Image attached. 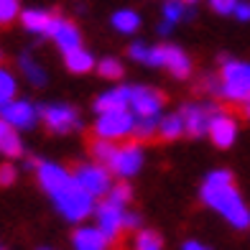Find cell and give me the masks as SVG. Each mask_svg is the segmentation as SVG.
Here are the masks:
<instances>
[{
    "mask_svg": "<svg viewBox=\"0 0 250 250\" xmlns=\"http://www.w3.org/2000/svg\"><path fill=\"white\" fill-rule=\"evenodd\" d=\"M36 171H39L41 187L54 199L56 209L62 212V217L66 222H82L95 212V197L66 168H62L59 164H51V161H39Z\"/></svg>",
    "mask_w": 250,
    "mask_h": 250,
    "instance_id": "1",
    "label": "cell"
},
{
    "mask_svg": "<svg viewBox=\"0 0 250 250\" xmlns=\"http://www.w3.org/2000/svg\"><path fill=\"white\" fill-rule=\"evenodd\" d=\"M202 199L207 207H212L225 222H230L235 230H248L250 227V209L245 199L240 197V191L235 189L232 174L217 168L212 171L202 184Z\"/></svg>",
    "mask_w": 250,
    "mask_h": 250,
    "instance_id": "2",
    "label": "cell"
},
{
    "mask_svg": "<svg viewBox=\"0 0 250 250\" xmlns=\"http://www.w3.org/2000/svg\"><path fill=\"white\" fill-rule=\"evenodd\" d=\"M230 102H248L250 100V64L237 59H225L220 74V92Z\"/></svg>",
    "mask_w": 250,
    "mask_h": 250,
    "instance_id": "3",
    "label": "cell"
},
{
    "mask_svg": "<svg viewBox=\"0 0 250 250\" xmlns=\"http://www.w3.org/2000/svg\"><path fill=\"white\" fill-rule=\"evenodd\" d=\"M95 217H97V227L110 237V240H112L115 235H120L125 227H135V225H138V217H135V214L125 212V207H120V204H112V202H107V199L95 209Z\"/></svg>",
    "mask_w": 250,
    "mask_h": 250,
    "instance_id": "4",
    "label": "cell"
},
{
    "mask_svg": "<svg viewBox=\"0 0 250 250\" xmlns=\"http://www.w3.org/2000/svg\"><path fill=\"white\" fill-rule=\"evenodd\" d=\"M133 123H135V115L128 107L125 110H107V112H97L95 130L100 138L118 141V138H125V135L133 133Z\"/></svg>",
    "mask_w": 250,
    "mask_h": 250,
    "instance_id": "5",
    "label": "cell"
},
{
    "mask_svg": "<svg viewBox=\"0 0 250 250\" xmlns=\"http://www.w3.org/2000/svg\"><path fill=\"white\" fill-rule=\"evenodd\" d=\"M105 166L110 168V174H118L120 179L135 176L143 166V148L138 143H128V146H115L110 153V158L105 161Z\"/></svg>",
    "mask_w": 250,
    "mask_h": 250,
    "instance_id": "6",
    "label": "cell"
},
{
    "mask_svg": "<svg viewBox=\"0 0 250 250\" xmlns=\"http://www.w3.org/2000/svg\"><path fill=\"white\" fill-rule=\"evenodd\" d=\"M164 107V97L151 87H130V100H128V110L135 118L143 120H158Z\"/></svg>",
    "mask_w": 250,
    "mask_h": 250,
    "instance_id": "7",
    "label": "cell"
},
{
    "mask_svg": "<svg viewBox=\"0 0 250 250\" xmlns=\"http://www.w3.org/2000/svg\"><path fill=\"white\" fill-rule=\"evenodd\" d=\"M39 118L54 133H72L82 125L79 112L69 105H43V107H39Z\"/></svg>",
    "mask_w": 250,
    "mask_h": 250,
    "instance_id": "8",
    "label": "cell"
},
{
    "mask_svg": "<svg viewBox=\"0 0 250 250\" xmlns=\"http://www.w3.org/2000/svg\"><path fill=\"white\" fill-rule=\"evenodd\" d=\"M74 179L92 197H105L107 189L112 187V174H110V168L105 164H84V166H79Z\"/></svg>",
    "mask_w": 250,
    "mask_h": 250,
    "instance_id": "9",
    "label": "cell"
},
{
    "mask_svg": "<svg viewBox=\"0 0 250 250\" xmlns=\"http://www.w3.org/2000/svg\"><path fill=\"white\" fill-rule=\"evenodd\" d=\"M0 118L10 123L16 130H31L39 123V107L31 105L28 100H10L0 107Z\"/></svg>",
    "mask_w": 250,
    "mask_h": 250,
    "instance_id": "10",
    "label": "cell"
},
{
    "mask_svg": "<svg viewBox=\"0 0 250 250\" xmlns=\"http://www.w3.org/2000/svg\"><path fill=\"white\" fill-rule=\"evenodd\" d=\"M209 138L214 146H220V148H230L237 138V120L232 115H225V112H217L214 110V115L209 120Z\"/></svg>",
    "mask_w": 250,
    "mask_h": 250,
    "instance_id": "11",
    "label": "cell"
},
{
    "mask_svg": "<svg viewBox=\"0 0 250 250\" xmlns=\"http://www.w3.org/2000/svg\"><path fill=\"white\" fill-rule=\"evenodd\" d=\"M212 115H214L212 107H204V105H187L184 110H181V118H184V133L194 135V138L204 135V133L209 130Z\"/></svg>",
    "mask_w": 250,
    "mask_h": 250,
    "instance_id": "12",
    "label": "cell"
},
{
    "mask_svg": "<svg viewBox=\"0 0 250 250\" xmlns=\"http://www.w3.org/2000/svg\"><path fill=\"white\" fill-rule=\"evenodd\" d=\"M49 36L56 41V46L62 51H69L82 46V36H79V28L72 23V21H64V18H54V26L49 31Z\"/></svg>",
    "mask_w": 250,
    "mask_h": 250,
    "instance_id": "13",
    "label": "cell"
},
{
    "mask_svg": "<svg viewBox=\"0 0 250 250\" xmlns=\"http://www.w3.org/2000/svg\"><path fill=\"white\" fill-rule=\"evenodd\" d=\"M72 245L74 250H107L110 237L100 230V227H79L72 235Z\"/></svg>",
    "mask_w": 250,
    "mask_h": 250,
    "instance_id": "14",
    "label": "cell"
},
{
    "mask_svg": "<svg viewBox=\"0 0 250 250\" xmlns=\"http://www.w3.org/2000/svg\"><path fill=\"white\" fill-rule=\"evenodd\" d=\"M54 18L56 16L46 13V10H41V8H28L21 13V23H23L26 31L36 33V36H49V31L54 26Z\"/></svg>",
    "mask_w": 250,
    "mask_h": 250,
    "instance_id": "15",
    "label": "cell"
},
{
    "mask_svg": "<svg viewBox=\"0 0 250 250\" xmlns=\"http://www.w3.org/2000/svg\"><path fill=\"white\" fill-rule=\"evenodd\" d=\"M130 100V87H115L107 89L105 95H100L95 100V110L97 112H107V110H125Z\"/></svg>",
    "mask_w": 250,
    "mask_h": 250,
    "instance_id": "16",
    "label": "cell"
},
{
    "mask_svg": "<svg viewBox=\"0 0 250 250\" xmlns=\"http://www.w3.org/2000/svg\"><path fill=\"white\" fill-rule=\"evenodd\" d=\"M0 153L10 156V158H16V156L23 153V143H21L18 130L10 123H5L3 118H0Z\"/></svg>",
    "mask_w": 250,
    "mask_h": 250,
    "instance_id": "17",
    "label": "cell"
},
{
    "mask_svg": "<svg viewBox=\"0 0 250 250\" xmlns=\"http://www.w3.org/2000/svg\"><path fill=\"white\" fill-rule=\"evenodd\" d=\"M64 64H66V69H69V72L84 74L89 69H95V56L89 51H84L82 46H77V49L64 51Z\"/></svg>",
    "mask_w": 250,
    "mask_h": 250,
    "instance_id": "18",
    "label": "cell"
},
{
    "mask_svg": "<svg viewBox=\"0 0 250 250\" xmlns=\"http://www.w3.org/2000/svg\"><path fill=\"white\" fill-rule=\"evenodd\" d=\"M164 66H166V69L171 72L174 77H179V79L189 77V72H191L189 56L181 51L179 46H166V62H164Z\"/></svg>",
    "mask_w": 250,
    "mask_h": 250,
    "instance_id": "19",
    "label": "cell"
},
{
    "mask_svg": "<svg viewBox=\"0 0 250 250\" xmlns=\"http://www.w3.org/2000/svg\"><path fill=\"white\" fill-rule=\"evenodd\" d=\"M18 64H21V72H23V77L28 79V82L33 84V87H41V84H46V69L33 59L31 54H23L18 59Z\"/></svg>",
    "mask_w": 250,
    "mask_h": 250,
    "instance_id": "20",
    "label": "cell"
},
{
    "mask_svg": "<svg viewBox=\"0 0 250 250\" xmlns=\"http://www.w3.org/2000/svg\"><path fill=\"white\" fill-rule=\"evenodd\" d=\"M156 130L161 133L166 141L179 138V135L184 133V118H181V112H176V115H166V118H161V120H158V125H156Z\"/></svg>",
    "mask_w": 250,
    "mask_h": 250,
    "instance_id": "21",
    "label": "cell"
},
{
    "mask_svg": "<svg viewBox=\"0 0 250 250\" xmlns=\"http://www.w3.org/2000/svg\"><path fill=\"white\" fill-rule=\"evenodd\" d=\"M112 26L120 33H135L141 28V16L135 13V10H118V13L112 16Z\"/></svg>",
    "mask_w": 250,
    "mask_h": 250,
    "instance_id": "22",
    "label": "cell"
},
{
    "mask_svg": "<svg viewBox=\"0 0 250 250\" xmlns=\"http://www.w3.org/2000/svg\"><path fill=\"white\" fill-rule=\"evenodd\" d=\"M18 92V82H16V77L10 74L8 69H0V107L5 105V102H10L16 97Z\"/></svg>",
    "mask_w": 250,
    "mask_h": 250,
    "instance_id": "23",
    "label": "cell"
},
{
    "mask_svg": "<svg viewBox=\"0 0 250 250\" xmlns=\"http://www.w3.org/2000/svg\"><path fill=\"white\" fill-rule=\"evenodd\" d=\"M191 16L187 10V3L184 0H168V3L164 5V21H168V23H179L181 18Z\"/></svg>",
    "mask_w": 250,
    "mask_h": 250,
    "instance_id": "24",
    "label": "cell"
},
{
    "mask_svg": "<svg viewBox=\"0 0 250 250\" xmlns=\"http://www.w3.org/2000/svg\"><path fill=\"white\" fill-rule=\"evenodd\" d=\"M21 16L18 0H0V26H8Z\"/></svg>",
    "mask_w": 250,
    "mask_h": 250,
    "instance_id": "25",
    "label": "cell"
},
{
    "mask_svg": "<svg viewBox=\"0 0 250 250\" xmlns=\"http://www.w3.org/2000/svg\"><path fill=\"white\" fill-rule=\"evenodd\" d=\"M105 197H107V202H112V204L128 207V202H130V197H133V191H130L128 184H118V187H110Z\"/></svg>",
    "mask_w": 250,
    "mask_h": 250,
    "instance_id": "26",
    "label": "cell"
},
{
    "mask_svg": "<svg viewBox=\"0 0 250 250\" xmlns=\"http://www.w3.org/2000/svg\"><path fill=\"white\" fill-rule=\"evenodd\" d=\"M97 72L105 77V79H120L123 77V64L118 59H102L97 64Z\"/></svg>",
    "mask_w": 250,
    "mask_h": 250,
    "instance_id": "27",
    "label": "cell"
},
{
    "mask_svg": "<svg viewBox=\"0 0 250 250\" xmlns=\"http://www.w3.org/2000/svg\"><path fill=\"white\" fill-rule=\"evenodd\" d=\"M135 250H161V240H158L156 232L143 230L138 235V240H135Z\"/></svg>",
    "mask_w": 250,
    "mask_h": 250,
    "instance_id": "28",
    "label": "cell"
},
{
    "mask_svg": "<svg viewBox=\"0 0 250 250\" xmlns=\"http://www.w3.org/2000/svg\"><path fill=\"white\" fill-rule=\"evenodd\" d=\"M128 54H130V59H133V62H141V64H146V56H148V46H146L143 41H135L133 46L128 49Z\"/></svg>",
    "mask_w": 250,
    "mask_h": 250,
    "instance_id": "29",
    "label": "cell"
},
{
    "mask_svg": "<svg viewBox=\"0 0 250 250\" xmlns=\"http://www.w3.org/2000/svg\"><path fill=\"white\" fill-rule=\"evenodd\" d=\"M10 184H16V166L3 164L0 166V187H10Z\"/></svg>",
    "mask_w": 250,
    "mask_h": 250,
    "instance_id": "30",
    "label": "cell"
},
{
    "mask_svg": "<svg viewBox=\"0 0 250 250\" xmlns=\"http://www.w3.org/2000/svg\"><path fill=\"white\" fill-rule=\"evenodd\" d=\"M235 3L237 0H209V5L217 10V13H222V16H230L235 10Z\"/></svg>",
    "mask_w": 250,
    "mask_h": 250,
    "instance_id": "31",
    "label": "cell"
},
{
    "mask_svg": "<svg viewBox=\"0 0 250 250\" xmlns=\"http://www.w3.org/2000/svg\"><path fill=\"white\" fill-rule=\"evenodd\" d=\"M232 16H235L237 21H250V3H240V0H237Z\"/></svg>",
    "mask_w": 250,
    "mask_h": 250,
    "instance_id": "32",
    "label": "cell"
},
{
    "mask_svg": "<svg viewBox=\"0 0 250 250\" xmlns=\"http://www.w3.org/2000/svg\"><path fill=\"white\" fill-rule=\"evenodd\" d=\"M184 250H212V248H207V245L199 243V240H187L184 243Z\"/></svg>",
    "mask_w": 250,
    "mask_h": 250,
    "instance_id": "33",
    "label": "cell"
},
{
    "mask_svg": "<svg viewBox=\"0 0 250 250\" xmlns=\"http://www.w3.org/2000/svg\"><path fill=\"white\" fill-rule=\"evenodd\" d=\"M171 26H174V23H168V21H164V23L158 26V33H161V36H166V33L171 31Z\"/></svg>",
    "mask_w": 250,
    "mask_h": 250,
    "instance_id": "34",
    "label": "cell"
},
{
    "mask_svg": "<svg viewBox=\"0 0 250 250\" xmlns=\"http://www.w3.org/2000/svg\"><path fill=\"white\" fill-rule=\"evenodd\" d=\"M245 115L250 118V100H248V107H245Z\"/></svg>",
    "mask_w": 250,
    "mask_h": 250,
    "instance_id": "35",
    "label": "cell"
},
{
    "mask_svg": "<svg viewBox=\"0 0 250 250\" xmlns=\"http://www.w3.org/2000/svg\"><path fill=\"white\" fill-rule=\"evenodd\" d=\"M184 3H197V0H184Z\"/></svg>",
    "mask_w": 250,
    "mask_h": 250,
    "instance_id": "36",
    "label": "cell"
},
{
    "mask_svg": "<svg viewBox=\"0 0 250 250\" xmlns=\"http://www.w3.org/2000/svg\"><path fill=\"white\" fill-rule=\"evenodd\" d=\"M41 250H51V248H41Z\"/></svg>",
    "mask_w": 250,
    "mask_h": 250,
    "instance_id": "37",
    "label": "cell"
},
{
    "mask_svg": "<svg viewBox=\"0 0 250 250\" xmlns=\"http://www.w3.org/2000/svg\"><path fill=\"white\" fill-rule=\"evenodd\" d=\"M0 59H3V54H0Z\"/></svg>",
    "mask_w": 250,
    "mask_h": 250,
    "instance_id": "38",
    "label": "cell"
},
{
    "mask_svg": "<svg viewBox=\"0 0 250 250\" xmlns=\"http://www.w3.org/2000/svg\"><path fill=\"white\" fill-rule=\"evenodd\" d=\"M0 250H3V248H0Z\"/></svg>",
    "mask_w": 250,
    "mask_h": 250,
    "instance_id": "39",
    "label": "cell"
}]
</instances>
